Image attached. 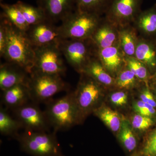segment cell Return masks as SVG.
Returning <instances> with one entry per match:
<instances>
[{
  "mask_svg": "<svg viewBox=\"0 0 156 156\" xmlns=\"http://www.w3.org/2000/svg\"><path fill=\"white\" fill-rule=\"evenodd\" d=\"M83 73H85L103 87L115 86V79L105 68L98 56L93 57Z\"/></svg>",
  "mask_w": 156,
  "mask_h": 156,
  "instance_id": "cell-17",
  "label": "cell"
},
{
  "mask_svg": "<svg viewBox=\"0 0 156 156\" xmlns=\"http://www.w3.org/2000/svg\"><path fill=\"white\" fill-rule=\"evenodd\" d=\"M134 27L140 35L150 36L156 33V5L141 11L136 17Z\"/></svg>",
  "mask_w": 156,
  "mask_h": 156,
  "instance_id": "cell-19",
  "label": "cell"
},
{
  "mask_svg": "<svg viewBox=\"0 0 156 156\" xmlns=\"http://www.w3.org/2000/svg\"><path fill=\"white\" fill-rule=\"evenodd\" d=\"M26 33L34 48L58 44L62 39L58 26L48 20L31 26Z\"/></svg>",
  "mask_w": 156,
  "mask_h": 156,
  "instance_id": "cell-11",
  "label": "cell"
},
{
  "mask_svg": "<svg viewBox=\"0 0 156 156\" xmlns=\"http://www.w3.org/2000/svg\"><path fill=\"white\" fill-rule=\"evenodd\" d=\"M37 3L47 20L54 23L62 22L76 10V0H37Z\"/></svg>",
  "mask_w": 156,
  "mask_h": 156,
  "instance_id": "cell-12",
  "label": "cell"
},
{
  "mask_svg": "<svg viewBox=\"0 0 156 156\" xmlns=\"http://www.w3.org/2000/svg\"><path fill=\"white\" fill-rule=\"evenodd\" d=\"M94 112L112 131L118 132L119 131L122 121L116 112L107 107L101 106Z\"/></svg>",
  "mask_w": 156,
  "mask_h": 156,
  "instance_id": "cell-22",
  "label": "cell"
},
{
  "mask_svg": "<svg viewBox=\"0 0 156 156\" xmlns=\"http://www.w3.org/2000/svg\"><path fill=\"white\" fill-rule=\"evenodd\" d=\"M98 56L104 67L113 77L117 76L126 66V56L119 45L98 49Z\"/></svg>",
  "mask_w": 156,
  "mask_h": 156,
  "instance_id": "cell-15",
  "label": "cell"
},
{
  "mask_svg": "<svg viewBox=\"0 0 156 156\" xmlns=\"http://www.w3.org/2000/svg\"><path fill=\"white\" fill-rule=\"evenodd\" d=\"M153 124V121L150 117L137 114L132 118L131 126L132 128L139 131H144L151 127Z\"/></svg>",
  "mask_w": 156,
  "mask_h": 156,
  "instance_id": "cell-29",
  "label": "cell"
},
{
  "mask_svg": "<svg viewBox=\"0 0 156 156\" xmlns=\"http://www.w3.org/2000/svg\"><path fill=\"white\" fill-rule=\"evenodd\" d=\"M142 154L144 156H156V131L147 140Z\"/></svg>",
  "mask_w": 156,
  "mask_h": 156,
  "instance_id": "cell-30",
  "label": "cell"
},
{
  "mask_svg": "<svg viewBox=\"0 0 156 156\" xmlns=\"http://www.w3.org/2000/svg\"><path fill=\"white\" fill-rule=\"evenodd\" d=\"M3 0H0V2H1V3H2V2Z\"/></svg>",
  "mask_w": 156,
  "mask_h": 156,
  "instance_id": "cell-35",
  "label": "cell"
},
{
  "mask_svg": "<svg viewBox=\"0 0 156 156\" xmlns=\"http://www.w3.org/2000/svg\"><path fill=\"white\" fill-rule=\"evenodd\" d=\"M2 12L1 14L6 17L9 21L17 28L26 32L30 27L26 21L22 12L16 4L13 5L0 4Z\"/></svg>",
  "mask_w": 156,
  "mask_h": 156,
  "instance_id": "cell-21",
  "label": "cell"
},
{
  "mask_svg": "<svg viewBox=\"0 0 156 156\" xmlns=\"http://www.w3.org/2000/svg\"><path fill=\"white\" fill-rule=\"evenodd\" d=\"M134 57L147 68H154L156 66L155 48L150 41L141 36L138 38Z\"/></svg>",
  "mask_w": 156,
  "mask_h": 156,
  "instance_id": "cell-20",
  "label": "cell"
},
{
  "mask_svg": "<svg viewBox=\"0 0 156 156\" xmlns=\"http://www.w3.org/2000/svg\"><path fill=\"white\" fill-rule=\"evenodd\" d=\"M110 100L112 103L116 106H123L128 102V94L125 91H117L112 93L110 95Z\"/></svg>",
  "mask_w": 156,
  "mask_h": 156,
  "instance_id": "cell-32",
  "label": "cell"
},
{
  "mask_svg": "<svg viewBox=\"0 0 156 156\" xmlns=\"http://www.w3.org/2000/svg\"><path fill=\"white\" fill-rule=\"evenodd\" d=\"M15 4L22 12L24 19L30 26L47 20L44 12L37 6L34 7L21 1H18Z\"/></svg>",
  "mask_w": 156,
  "mask_h": 156,
  "instance_id": "cell-24",
  "label": "cell"
},
{
  "mask_svg": "<svg viewBox=\"0 0 156 156\" xmlns=\"http://www.w3.org/2000/svg\"><path fill=\"white\" fill-rule=\"evenodd\" d=\"M143 0H112L105 18L119 28L131 25L141 12Z\"/></svg>",
  "mask_w": 156,
  "mask_h": 156,
  "instance_id": "cell-9",
  "label": "cell"
},
{
  "mask_svg": "<svg viewBox=\"0 0 156 156\" xmlns=\"http://www.w3.org/2000/svg\"><path fill=\"white\" fill-rule=\"evenodd\" d=\"M45 112L50 126L56 132L67 130L79 122L73 92L49 101Z\"/></svg>",
  "mask_w": 156,
  "mask_h": 156,
  "instance_id": "cell-3",
  "label": "cell"
},
{
  "mask_svg": "<svg viewBox=\"0 0 156 156\" xmlns=\"http://www.w3.org/2000/svg\"><path fill=\"white\" fill-rule=\"evenodd\" d=\"M7 42L6 29L2 21L0 23V55L3 57Z\"/></svg>",
  "mask_w": 156,
  "mask_h": 156,
  "instance_id": "cell-33",
  "label": "cell"
},
{
  "mask_svg": "<svg viewBox=\"0 0 156 156\" xmlns=\"http://www.w3.org/2000/svg\"><path fill=\"white\" fill-rule=\"evenodd\" d=\"M134 108L137 114L146 116L150 117L154 115L156 112L154 108L148 103H144L141 100L135 103Z\"/></svg>",
  "mask_w": 156,
  "mask_h": 156,
  "instance_id": "cell-31",
  "label": "cell"
},
{
  "mask_svg": "<svg viewBox=\"0 0 156 156\" xmlns=\"http://www.w3.org/2000/svg\"><path fill=\"white\" fill-rule=\"evenodd\" d=\"M115 79V86L119 89H126L134 87L138 80L127 65L120 71Z\"/></svg>",
  "mask_w": 156,
  "mask_h": 156,
  "instance_id": "cell-28",
  "label": "cell"
},
{
  "mask_svg": "<svg viewBox=\"0 0 156 156\" xmlns=\"http://www.w3.org/2000/svg\"><path fill=\"white\" fill-rule=\"evenodd\" d=\"M91 39L98 49L118 46L119 43V28L104 17Z\"/></svg>",
  "mask_w": 156,
  "mask_h": 156,
  "instance_id": "cell-13",
  "label": "cell"
},
{
  "mask_svg": "<svg viewBox=\"0 0 156 156\" xmlns=\"http://www.w3.org/2000/svg\"><path fill=\"white\" fill-rule=\"evenodd\" d=\"M112 0H76V10L101 15L105 14Z\"/></svg>",
  "mask_w": 156,
  "mask_h": 156,
  "instance_id": "cell-23",
  "label": "cell"
},
{
  "mask_svg": "<svg viewBox=\"0 0 156 156\" xmlns=\"http://www.w3.org/2000/svg\"><path fill=\"white\" fill-rule=\"evenodd\" d=\"M22 128L20 123L16 119H13L5 109L1 107L0 109V132L5 136L15 137L17 132Z\"/></svg>",
  "mask_w": 156,
  "mask_h": 156,
  "instance_id": "cell-25",
  "label": "cell"
},
{
  "mask_svg": "<svg viewBox=\"0 0 156 156\" xmlns=\"http://www.w3.org/2000/svg\"><path fill=\"white\" fill-rule=\"evenodd\" d=\"M28 86L32 100L36 102L50 100L53 95L68 89L61 76L36 73L30 74Z\"/></svg>",
  "mask_w": 156,
  "mask_h": 156,
  "instance_id": "cell-7",
  "label": "cell"
},
{
  "mask_svg": "<svg viewBox=\"0 0 156 156\" xmlns=\"http://www.w3.org/2000/svg\"><path fill=\"white\" fill-rule=\"evenodd\" d=\"M58 44L34 48V60L30 73L64 75L66 68Z\"/></svg>",
  "mask_w": 156,
  "mask_h": 156,
  "instance_id": "cell-8",
  "label": "cell"
},
{
  "mask_svg": "<svg viewBox=\"0 0 156 156\" xmlns=\"http://www.w3.org/2000/svg\"><path fill=\"white\" fill-rule=\"evenodd\" d=\"M102 18L98 14L76 10L58 26L61 37L73 40L91 39Z\"/></svg>",
  "mask_w": 156,
  "mask_h": 156,
  "instance_id": "cell-4",
  "label": "cell"
},
{
  "mask_svg": "<svg viewBox=\"0 0 156 156\" xmlns=\"http://www.w3.org/2000/svg\"><path fill=\"white\" fill-rule=\"evenodd\" d=\"M139 37L136 29L131 25L119 28L120 48L125 55L134 57Z\"/></svg>",
  "mask_w": 156,
  "mask_h": 156,
  "instance_id": "cell-18",
  "label": "cell"
},
{
  "mask_svg": "<svg viewBox=\"0 0 156 156\" xmlns=\"http://www.w3.org/2000/svg\"><path fill=\"white\" fill-rule=\"evenodd\" d=\"M77 88L74 93L79 122L89 113L98 108L102 95V86L85 73H81Z\"/></svg>",
  "mask_w": 156,
  "mask_h": 156,
  "instance_id": "cell-6",
  "label": "cell"
},
{
  "mask_svg": "<svg viewBox=\"0 0 156 156\" xmlns=\"http://www.w3.org/2000/svg\"><path fill=\"white\" fill-rule=\"evenodd\" d=\"M155 77H156V74H155Z\"/></svg>",
  "mask_w": 156,
  "mask_h": 156,
  "instance_id": "cell-36",
  "label": "cell"
},
{
  "mask_svg": "<svg viewBox=\"0 0 156 156\" xmlns=\"http://www.w3.org/2000/svg\"><path fill=\"white\" fill-rule=\"evenodd\" d=\"M140 100L142 101L144 103H148L151 106L155 108L156 102L154 98L152 93L151 92L149 89H146L144 90L140 95Z\"/></svg>",
  "mask_w": 156,
  "mask_h": 156,
  "instance_id": "cell-34",
  "label": "cell"
},
{
  "mask_svg": "<svg viewBox=\"0 0 156 156\" xmlns=\"http://www.w3.org/2000/svg\"><path fill=\"white\" fill-rule=\"evenodd\" d=\"M126 65L138 80L147 83L149 77L147 67L135 57L126 56Z\"/></svg>",
  "mask_w": 156,
  "mask_h": 156,
  "instance_id": "cell-27",
  "label": "cell"
},
{
  "mask_svg": "<svg viewBox=\"0 0 156 156\" xmlns=\"http://www.w3.org/2000/svg\"><path fill=\"white\" fill-rule=\"evenodd\" d=\"M119 131V136L120 140L126 149L129 152L134 150L136 148L137 142L128 121L123 120Z\"/></svg>",
  "mask_w": 156,
  "mask_h": 156,
  "instance_id": "cell-26",
  "label": "cell"
},
{
  "mask_svg": "<svg viewBox=\"0 0 156 156\" xmlns=\"http://www.w3.org/2000/svg\"><path fill=\"white\" fill-rule=\"evenodd\" d=\"M1 20L5 25L7 34L3 57L8 62L17 65L30 74L34 60V48L26 32L17 28L2 14Z\"/></svg>",
  "mask_w": 156,
  "mask_h": 156,
  "instance_id": "cell-1",
  "label": "cell"
},
{
  "mask_svg": "<svg viewBox=\"0 0 156 156\" xmlns=\"http://www.w3.org/2000/svg\"><path fill=\"white\" fill-rule=\"evenodd\" d=\"M53 131H25L18 134L15 139L23 151L32 156H64Z\"/></svg>",
  "mask_w": 156,
  "mask_h": 156,
  "instance_id": "cell-2",
  "label": "cell"
},
{
  "mask_svg": "<svg viewBox=\"0 0 156 156\" xmlns=\"http://www.w3.org/2000/svg\"><path fill=\"white\" fill-rule=\"evenodd\" d=\"M30 100L32 99L27 84H19L3 91L2 102L8 108H18Z\"/></svg>",
  "mask_w": 156,
  "mask_h": 156,
  "instance_id": "cell-16",
  "label": "cell"
},
{
  "mask_svg": "<svg viewBox=\"0 0 156 156\" xmlns=\"http://www.w3.org/2000/svg\"><path fill=\"white\" fill-rule=\"evenodd\" d=\"M58 47L69 64L81 73L90 60L98 54V49L91 39H63L59 42Z\"/></svg>",
  "mask_w": 156,
  "mask_h": 156,
  "instance_id": "cell-5",
  "label": "cell"
},
{
  "mask_svg": "<svg viewBox=\"0 0 156 156\" xmlns=\"http://www.w3.org/2000/svg\"><path fill=\"white\" fill-rule=\"evenodd\" d=\"M14 110L15 119L25 131H48L50 125L45 114L33 104H27Z\"/></svg>",
  "mask_w": 156,
  "mask_h": 156,
  "instance_id": "cell-10",
  "label": "cell"
},
{
  "mask_svg": "<svg viewBox=\"0 0 156 156\" xmlns=\"http://www.w3.org/2000/svg\"><path fill=\"white\" fill-rule=\"evenodd\" d=\"M30 74L17 65L6 62L0 67V88L4 91L19 84H27Z\"/></svg>",
  "mask_w": 156,
  "mask_h": 156,
  "instance_id": "cell-14",
  "label": "cell"
}]
</instances>
